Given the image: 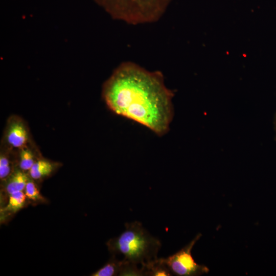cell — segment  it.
<instances>
[{
    "mask_svg": "<svg viewBox=\"0 0 276 276\" xmlns=\"http://www.w3.org/2000/svg\"><path fill=\"white\" fill-rule=\"evenodd\" d=\"M174 92L167 87L160 71H150L125 61L105 82L102 97L113 113L147 127L162 136L174 117Z\"/></svg>",
    "mask_w": 276,
    "mask_h": 276,
    "instance_id": "1",
    "label": "cell"
},
{
    "mask_svg": "<svg viewBox=\"0 0 276 276\" xmlns=\"http://www.w3.org/2000/svg\"><path fill=\"white\" fill-rule=\"evenodd\" d=\"M112 255H123V259L141 266L157 259L162 243L142 223L135 221L125 224V230L106 243Z\"/></svg>",
    "mask_w": 276,
    "mask_h": 276,
    "instance_id": "2",
    "label": "cell"
},
{
    "mask_svg": "<svg viewBox=\"0 0 276 276\" xmlns=\"http://www.w3.org/2000/svg\"><path fill=\"white\" fill-rule=\"evenodd\" d=\"M174 0H94L113 19L129 25L158 21Z\"/></svg>",
    "mask_w": 276,
    "mask_h": 276,
    "instance_id": "3",
    "label": "cell"
},
{
    "mask_svg": "<svg viewBox=\"0 0 276 276\" xmlns=\"http://www.w3.org/2000/svg\"><path fill=\"white\" fill-rule=\"evenodd\" d=\"M200 233L177 252L166 258H159L172 275L177 276H198L209 272L208 267L197 264L194 260L191 251L201 237Z\"/></svg>",
    "mask_w": 276,
    "mask_h": 276,
    "instance_id": "4",
    "label": "cell"
},
{
    "mask_svg": "<svg viewBox=\"0 0 276 276\" xmlns=\"http://www.w3.org/2000/svg\"><path fill=\"white\" fill-rule=\"evenodd\" d=\"M30 178L21 170H16L5 180L4 191L8 196L14 193L24 191L26 186Z\"/></svg>",
    "mask_w": 276,
    "mask_h": 276,
    "instance_id": "5",
    "label": "cell"
},
{
    "mask_svg": "<svg viewBox=\"0 0 276 276\" xmlns=\"http://www.w3.org/2000/svg\"><path fill=\"white\" fill-rule=\"evenodd\" d=\"M8 198L6 205L1 209V219L14 215L22 209L26 205L28 200L24 191L11 194Z\"/></svg>",
    "mask_w": 276,
    "mask_h": 276,
    "instance_id": "6",
    "label": "cell"
},
{
    "mask_svg": "<svg viewBox=\"0 0 276 276\" xmlns=\"http://www.w3.org/2000/svg\"><path fill=\"white\" fill-rule=\"evenodd\" d=\"M7 141L9 144L15 148H22L27 143L28 136L24 125L19 122L13 123L7 133Z\"/></svg>",
    "mask_w": 276,
    "mask_h": 276,
    "instance_id": "7",
    "label": "cell"
},
{
    "mask_svg": "<svg viewBox=\"0 0 276 276\" xmlns=\"http://www.w3.org/2000/svg\"><path fill=\"white\" fill-rule=\"evenodd\" d=\"M56 165L45 159L36 160L29 171L30 177L34 180H40L50 176L55 170Z\"/></svg>",
    "mask_w": 276,
    "mask_h": 276,
    "instance_id": "8",
    "label": "cell"
},
{
    "mask_svg": "<svg viewBox=\"0 0 276 276\" xmlns=\"http://www.w3.org/2000/svg\"><path fill=\"white\" fill-rule=\"evenodd\" d=\"M116 255H112L109 261L101 268L91 273L92 276L119 275L123 267V260L116 258Z\"/></svg>",
    "mask_w": 276,
    "mask_h": 276,
    "instance_id": "9",
    "label": "cell"
},
{
    "mask_svg": "<svg viewBox=\"0 0 276 276\" xmlns=\"http://www.w3.org/2000/svg\"><path fill=\"white\" fill-rule=\"evenodd\" d=\"M142 267L145 269V276L172 275L166 265L159 258Z\"/></svg>",
    "mask_w": 276,
    "mask_h": 276,
    "instance_id": "10",
    "label": "cell"
},
{
    "mask_svg": "<svg viewBox=\"0 0 276 276\" xmlns=\"http://www.w3.org/2000/svg\"><path fill=\"white\" fill-rule=\"evenodd\" d=\"M24 192L28 200L33 202L43 203L46 201L36 185L31 179L27 182Z\"/></svg>",
    "mask_w": 276,
    "mask_h": 276,
    "instance_id": "11",
    "label": "cell"
},
{
    "mask_svg": "<svg viewBox=\"0 0 276 276\" xmlns=\"http://www.w3.org/2000/svg\"><path fill=\"white\" fill-rule=\"evenodd\" d=\"M36 161L33 153L29 148L25 146L21 148L19 161L20 170L29 171Z\"/></svg>",
    "mask_w": 276,
    "mask_h": 276,
    "instance_id": "12",
    "label": "cell"
},
{
    "mask_svg": "<svg viewBox=\"0 0 276 276\" xmlns=\"http://www.w3.org/2000/svg\"><path fill=\"white\" fill-rule=\"evenodd\" d=\"M123 265L119 275L120 276H145V269L138 265L129 262L123 259Z\"/></svg>",
    "mask_w": 276,
    "mask_h": 276,
    "instance_id": "13",
    "label": "cell"
},
{
    "mask_svg": "<svg viewBox=\"0 0 276 276\" xmlns=\"http://www.w3.org/2000/svg\"><path fill=\"white\" fill-rule=\"evenodd\" d=\"M13 171L10 160L6 156L1 154L0 157L1 180H6Z\"/></svg>",
    "mask_w": 276,
    "mask_h": 276,
    "instance_id": "14",
    "label": "cell"
}]
</instances>
